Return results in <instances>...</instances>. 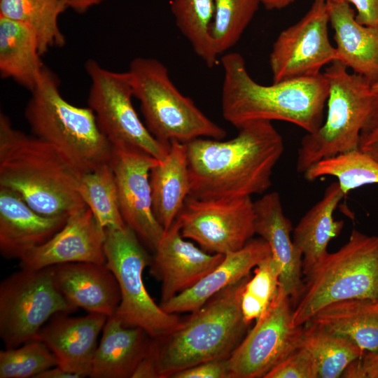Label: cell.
<instances>
[{
    "mask_svg": "<svg viewBox=\"0 0 378 378\" xmlns=\"http://www.w3.org/2000/svg\"><path fill=\"white\" fill-rule=\"evenodd\" d=\"M344 196L339 183H332L294 228L293 241L302 257L303 275L328 253V244L342 232L344 221L335 220L333 214Z\"/></svg>",
    "mask_w": 378,
    "mask_h": 378,
    "instance_id": "25",
    "label": "cell"
},
{
    "mask_svg": "<svg viewBox=\"0 0 378 378\" xmlns=\"http://www.w3.org/2000/svg\"><path fill=\"white\" fill-rule=\"evenodd\" d=\"M150 182L153 212L165 231L176 219L190 194L186 144L170 143L167 156L151 169Z\"/></svg>",
    "mask_w": 378,
    "mask_h": 378,
    "instance_id": "26",
    "label": "cell"
},
{
    "mask_svg": "<svg viewBox=\"0 0 378 378\" xmlns=\"http://www.w3.org/2000/svg\"><path fill=\"white\" fill-rule=\"evenodd\" d=\"M132 378H160L157 360V341L153 339L148 351L136 368Z\"/></svg>",
    "mask_w": 378,
    "mask_h": 378,
    "instance_id": "41",
    "label": "cell"
},
{
    "mask_svg": "<svg viewBox=\"0 0 378 378\" xmlns=\"http://www.w3.org/2000/svg\"><path fill=\"white\" fill-rule=\"evenodd\" d=\"M221 64V111L237 129L256 120L288 122L307 133L322 125L328 95L323 74L264 85L251 78L239 53L225 54Z\"/></svg>",
    "mask_w": 378,
    "mask_h": 378,
    "instance_id": "2",
    "label": "cell"
},
{
    "mask_svg": "<svg viewBox=\"0 0 378 378\" xmlns=\"http://www.w3.org/2000/svg\"><path fill=\"white\" fill-rule=\"evenodd\" d=\"M329 22L327 1L314 0L302 19L279 34L270 55L273 83L316 76L324 65L337 61Z\"/></svg>",
    "mask_w": 378,
    "mask_h": 378,
    "instance_id": "14",
    "label": "cell"
},
{
    "mask_svg": "<svg viewBox=\"0 0 378 378\" xmlns=\"http://www.w3.org/2000/svg\"><path fill=\"white\" fill-rule=\"evenodd\" d=\"M24 116L35 136L54 146L81 172L109 163L113 146L94 111L68 102L60 93L58 77L46 66Z\"/></svg>",
    "mask_w": 378,
    "mask_h": 378,
    "instance_id": "5",
    "label": "cell"
},
{
    "mask_svg": "<svg viewBox=\"0 0 378 378\" xmlns=\"http://www.w3.org/2000/svg\"><path fill=\"white\" fill-rule=\"evenodd\" d=\"M105 236L92 211L83 206L69 214L64 225L48 241L21 259L20 267L40 270L68 262L104 264Z\"/></svg>",
    "mask_w": 378,
    "mask_h": 378,
    "instance_id": "17",
    "label": "cell"
},
{
    "mask_svg": "<svg viewBox=\"0 0 378 378\" xmlns=\"http://www.w3.org/2000/svg\"><path fill=\"white\" fill-rule=\"evenodd\" d=\"M344 378H378V349L365 351L344 371Z\"/></svg>",
    "mask_w": 378,
    "mask_h": 378,
    "instance_id": "39",
    "label": "cell"
},
{
    "mask_svg": "<svg viewBox=\"0 0 378 378\" xmlns=\"http://www.w3.org/2000/svg\"><path fill=\"white\" fill-rule=\"evenodd\" d=\"M171 10L178 29L195 53L208 67L217 64L219 56L214 48L210 33L214 1L172 0Z\"/></svg>",
    "mask_w": 378,
    "mask_h": 378,
    "instance_id": "31",
    "label": "cell"
},
{
    "mask_svg": "<svg viewBox=\"0 0 378 378\" xmlns=\"http://www.w3.org/2000/svg\"><path fill=\"white\" fill-rule=\"evenodd\" d=\"M253 272V276L245 285L241 302L243 316L248 325L267 310L277 293L281 269L271 254L260 262Z\"/></svg>",
    "mask_w": 378,
    "mask_h": 378,
    "instance_id": "35",
    "label": "cell"
},
{
    "mask_svg": "<svg viewBox=\"0 0 378 378\" xmlns=\"http://www.w3.org/2000/svg\"><path fill=\"white\" fill-rule=\"evenodd\" d=\"M79 171L48 142L14 128L0 114V187L16 192L36 212L69 215L86 204L78 191Z\"/></svg>",
    "mask_w": 378,
    "mask_h": 378,
    "instance_id": "3",
    "label": "cell"
},
{
    "mask_svg": "<svg viewBox=\"0 0 378 378\" xmlns=\"http://www.w3.org/2000/svg\"><path fill=\"white\" fill-rule=\"evenodd\" d=\"M158 162L143 151L122 148H113L109 162L122 218L153 251L164 232L153 212L150 182L151 169Z\"/></svg>",
    "mask_w": 378,
    "mask_h": 378,
    "instance_id": "15",
    "label": "cell"
},
{
    "mask_svg": "<svg viewBox=\"0 0 378 378\" xmlns=\"http://www.w3.org/2000/svg\"><path fill=\"white\" fill-rule=\"evenodd\" d=\"M104 0H69V6L78 13H85L89 8Z\"/></svg>",
    "mask_w": 378,
    "mask_h": 378,
    "instance_id": "44",
    "label": "cell"
},
{
    "mask_svg": "<svg viewBox=\"0 0 378 378\" xmlns=\"http://www.w3.org/2000/svg\"><path fill=\"white\" fill-rule=\"evenodd\" d=\"M85 69L90 79L88 106L113 148L135 149L163 160L170 144L158 140L140 120L128 71H110L92 59L86 61Z\"/></svg>",
    "mask_w": 378,
    "mask_h": 378,
    "instance_id": "11",
    "label": "cell"
},
{
    "mask_svg": "<svg viewBox=\"0 0 378 378\" xmlns=\"http://www.w3.org/2000/svg\"><path fill=\"white\" fill-rule=\"evenodd\" d=\"M56 285L76 308L111 316L120 302L118 281L106 263L68 262L52 266Z\"/></svg>",
    "mask_w": 378,
    "mask_h": 378,
    "instance_id": "21",
    "label": "cell"
},
{
    "mask_svg": "<svg viewBox=\"0 0 378 378\" xmlns=\"http://www.w3.org/2000/svg\"><path fill=\"white\" fill-rule=\"evenodd\" d=\"M211 38L218 56L234 46L253 19L260 0H214Z\"/></svg>",
    "mask_w": 378,
    "mask_h": 378,
    "instance_id": "34",
    "label": "cell"
},
{
    "mask_svg": "<svg viewBox=\"0 0 378 378\" xmlns=\"http://www.w3.org/2000/svg\"><path fill=\"white\" fill-rule=\"evenodd\" d=\"M346 69L335 61L323 73L328 83L327 115L317 130L301 139L299 173L323 159L358 149L361 134L378 122V93L367 79Z\"/></svg>",
    "mask_w": 378,
    "mask_h": 378,
    "instance_id": "6",
    "label": "cell"
},
{
    "mask_svg": "<svg viewBox=\"0 0 378 378\" xmlns=\"http://www.w3.org/2000/svg\"><path fill=\"white\" fill-rule=\"evenodd\" d=\"M69 0H0V15L22 22L35 32L41 55L66 43L58 25Z\"/></svg>",
    "mask_w": 378,
    "mask_h": 378,
    "instance_id": "29",
    "label": "cell"
},
{
    "mask_svg": "<svg viewBox=\"0 0 378 378\" xmlns=\"http://www.w3.org/2000/svg\"><path fill=\"white\" fill-rule=\"evenodd\" d=\"M303 276L302 292L292 312L294 327L303 326L333 302L378 300V235L353 230L345 244L328 252Z\"/></svg>",
    "mask_w": 378,
    "mask_h": 378,
    "instance_id": "7",
    "label": "cell"
},
{
    "mask_svg": "<svg viewBox=\"0 0 378 378\" xmlns=\"http://www.w3.org/2000/svg\"><path fill=\"white\" fill-rule=\"evenodd\" d=\"M291 301L281 288L227 358L230 378H264L300 347L302 326L292 324Z\"/></svg>",
    "mask_w": 378,
    "mask_h": 378,
    "instance_id": "13",
    "label": "cell"
},
{
    "mask_svg": "<svg viewBox=\"0 0 378 378\" xmlns=\"http://www.w3.org/2000/svg\"><path fill=\"white\" fill-rule=\"evenodd\" d=\"M106 265L114 274L120 291V302L114 314L127 327H138L150 337L162 339L183 322L158 305L146 288L143 272L152 257L136 234L127 225L105 229Z\"/></svg>",
    "mask_w": 378,
    "mask_h": 378,
    "instance_id": "9",
    "label": "cell"
},
{
    "mask_svg": "<svg viewBox=\"0 0 378 378\" xmlns=\"http://www.w3.org/2000/svg\"><path fill=\"white\" fill-rule=\"evenodd\" d=\"M358 149L378 162V122L361 134Z\"/></svg>",
    "mask_w": 378,
    "mask_h": 378,
    "instance_id": "42",
    "label": "cell"
},
{
    "mask_svg": "<svg viewBox=\"0 0 378 378\" xmlns=\"http://www.w3.org/2000/svg\"><path fill=\"white\" fill-rule=\"evenodd\" d=\"M271 254L263 239H251L241 249L224 255L222 261L195 286L160 307L169 314L192 313L218 292L250 275L251 270Z\"/></svg>",
    "mask_w": 378,
    "mask_h": 378,
    "instance_id": "22",
    "label": "cell"
},
{
    "mask_svg": "<svg viewBox=\"0 0 378 378\" xmlns=\"http://www.w3.org/2000/svg\"><path fill=\"white\" fill-rule=\"evenodd\" d=\"M357 10L356 21L367 27L378 29V0H344Z\"/></svg>",
    "mask_w": 378,
    "mask_h": 378,
    "instance_id": "40",
    "label": "cell"
},
{
    "mask_svg": "<svg viewBox=\"0 0 378 378\" xmlns=\"http://www.w3.org/2000/svg\"><path fill=\"white\" fill-rule=\"evenodd\" d=\"M68 314L54 315L34 339L43 342L53 353L57 365L80 378L88 377L98 336L108 316L98 313L78 317Z\"/></svg>",
    "mask_w": 378,
    "mask_h": 378,
    "instance_id": "18",
    "label": "cell"
},
{
    "mask_svg": "<svg viewBox=\"0 0 378 378\" xmlns=\"http://www.w3.org/2000/svg\"><path fill=\"white\" fill-rule=\"evenodd\" d=\"M36 378H80L78 374L55 365L39 374Z\"/></svg>",
    "mask_w": 378,
    "mask_h": 378,
    "instance_id": "43",
    "label": "cell"
},
{
    "mask_svg": "<svg viewBox=\"0 0 378 378\" xmlns=\"http://www.w3.org/2000/svg\"><path fill=\"white\" fill-rule=\"evenodd\" d=\"M133 95L149 132L160 141L186 144L199 138L222 139L225 130L183 95L167 66L155 58L137 57L129 66Z\"/></svg>",
    "mask_w": 378,
    "mask_h": 378,
    "instance_id": "8",
    "label": "cell"
},
{
    "mask_svg": "<svg viewBox=\"0 0 378 378\" xmlns=\"http://www.w3.org/2000/svg\"><path fill=\"white\" fill-rule=\"evenodd\" d=\"M153 338L143 329L107 318L89 373L92 378H129L149 350Z\"/></svg>",
    "mask_w": 378,
    "mask_h": 378,
    "instance_id": "24",
    "label": "cell"
},
{
    "mask_svg": "<svg viewBox=\"0 0 378 378\" xmlns=\"http://www.w3.org/2000/svg\"><path fill=\"white\" fill-rule=\"evenodd\" d=\"M308 322L351 339L365 351L378 349V300L333 302L318 311Z\"/></svg>",
    "mask_w": 378,
    "mask_h": 378,
    "instance_id": "28",
    "label": "cell"
},
{
    "mask_svg": "<svg viewBox=\"0 0 378 378\" xmlns=\"http://www.w3.org/2000/svg\"><path fill=\"white\" fill-rule=\"evenodd\" d=\"M254 229L269 245L272 255L281 266L279 287L289 296L293 306L303 286L302 255L295 248L290 232V220L284 215L276 192L264 195L253 202Z\"/></svg>",
    "mask_w": 378,
    "mask_h": 378,
    "instance_id": "20",
    "label": "cell"
},
{
    "mask_svg": "<svg viewBox=\"0 0 378 378\" xmlns=\"http://www.w3.org/2000/svg\"><path fill=\"white\" fill-rule=\"evenodd\" d=\"M69 215L48 216L34 210L16 192L0 187V252L7 259H22L48 241Z\"/></svg>",
    "mask_w": 378,
    "mask_h": 378,
    "instance_id": "19",
    "label": "cell"
},
{
    "mask_svg": "<svg viewBox=\"0 0 378 378\" xmlns=\"http://www.w3.org/2000/svg\"><path fill=\"white\" fill-rule=\"evenodd\" d=\"M264 378H319V372L310 353L299 347L272 369Z\"/></svg>",
    "mask_w": 378,
    "mask_h": 378,
    "instance_id": "37",
    "label": "cell"
},
{
    "mask_svg": "<svg viewBox=\"0 0 378 378\" xmlns=\"http://www.w3.org/2000/svg\"><path fill=\"white\" fill-rule=\"evenodd\" d=\"M176 220L182 236L210 253L237 251L255 234L250 196L198 199L188 195Z\"/></svg>",
    "mask_w": 378,
    "mask_h": 378,
    "instance_id": "12",
    "label": "cell"
},
{
    "mask_svg": "<svg viewBox=\"0 0 378 378\" xmlns=\"http://www.w3.org/2000/svg\"><path fill=\"white\" fill-rule=\"evenodd\" d=\"M246 276L211 297L166 337L156 340L160 378L193 365L227 359L246 335L241 302Z\"/></svg>",
    "mask_w": 378,
    "mask_h": 378,
    "instance_id": "4",
    "label": "cell"
},
{
    "mask_svg": "<svg viewBox=\"0 0 378 378\" xmlns=\"http://www.w3.org/2000/svg\"><path fill=\"white\" fill-rule=\"evenodd\" d=\"M78 191L104 229L126 226L120 213L115 181L109 163L83 172L78 179Z\"/></svg>",
    "mask_w": 378,
    "mask_h": 378,
    "instance_id": "32",
    "label": "cell"
},
{
    "mask_svg": "<svg viewBox=\"0 0 378 378\" xmlns=\"http://www.w3.org/2000/svg\"><path fill=\"white\" fill-rule=\"evenodd\" d=\"M304 176L312 181L326 176H334L346 195L362 186L378 183V162L356 149L315 163Z\"/></svg>",
    "mask_w": 378,
    "mask_h": 378,
    "instance_id": "33",
    "label": "cell"
},
{
    "mask_svg": "<svg viewBox=\"0 0 378 378\" xmlns=\"http://www.w3.org/2000/svg\"><path fill=\"white\" fill-rule=\"evenodd\" d=\"M372 88L374 92L378 93V81L372 84Z\"/></svg>",
    "mask_w": 378,
    "mask_h": 378,
    "instance_id": "46",
    "label": "cell"
},
{
    "mask_svg": "<svg viewBox=\"0 0 378 378\" xmlns=\"http://www.w3.org/2000/svg\"><path fill=\"white\" fill-rule=\"evenodd\" d=\"M57 365L53 353L36 339L0 351V378H36Z\"/></svg>",
    "mask_w": 378,
    "mask_h": 378,
    "instance_id": "36",
    "label": "cell"
},
{
    "mask_svg": "<svg viewBox=\"0 0 378 378\" xmlns=\"http://www.w3.org/2000/svg\"><path fill=\"white\" fill-rule=\"evenodd\" d=\"M34 30L0 15V74L31 92L44 68Z\"/></svg>",
    "mask_w": 378,
    "mask_h": 378,
    "instance_id": "27",
    "label": "cell"
},
{
    "mask_svg": "<svg viewBox=\"0 0 378 378\" xmlns=\"http://www.w3.org/2000/svg\"><path fill=\"white\" fill-rule=\"evenodd\" d=\"M300 347L316 361L319 378H339L365 352L356 342L326 328L307 322L302 326Z\"/></svg>",
    "mask_w": 378,
    "mask_h": 378,
    "instance_id": "30",
    "label": "cell"
},
{
    "mask_svg": "<svg viewBox=\"0 0 378 378\" xmlns=\"http://www.w3.org/2000/svg\"><path fill=\"white\" fill-rule=\"evenodd\" d=\"M58 289L52 266L21 268L0 284V337L6 348L35 338L55 314L76 310Z\"/></svg>",
    "mask_w": 378,
    "mask_h": 378,
    "instance_id": "10",
    "label": "cell"
},
{
    "mask_svg": "<svg viewBox=\"0 0 378 378\" xmlns=\"http://www.w3.org/2000/svg\"><path fill=\"white\" fill-rule=\"evenodd\" d=\"M295 0H260L264 6L269 10L281 9L290 5ZM337 1V0H326Z\"/></svg>",
    "mask_w": 378,
    "mask_h": 378,
    "instance_id": "45",
    "label": "cell"
},
{
    "mask_svg": "<svg viewBox=\"0 0 378 378\" xmlns=\"http://www.w3.org/2000/svg\"><path fill=\"white\" fill-rule=\"evenodd\" d=\"M237 135L221 141L199 138L186 143L189 196L219 199L265 192L284 146L282 137L267 120L249 122Z\"/></svg>",
    "mask_w": 378,
    "mask_h": 378,
    "instance_id": "1",
    "label": "cell"
},
{
    "mask_svg": "<svg viewBox=\"0 0 378 378\" xmlns=\"http://www.w3.org/2000/svg\"><path fill=\"white\" fill-rule=\"evenodd\" d=\"M184 239L176 219L153 251L150 274L161 283V303L195 286L224 257L206 252Z\"/></svg>",
    "mask_w": 378,
    "mask_h": 378,
    "instance_id": "16",
    "label": "cell"
},
{
    "mask_svg": "<svg viewBox=\"0 0 378 378\" xmlns=\"http://www.w3.org/2000/svg\"><path fill=\"white\" fill-rule=\"evenodd\" d=\"M337 61L371 84L378 81V29L359 24L344 0L327 1Z\"/></svg>",
    "mask_w": 378,
    "mask_h": 378,
    "instance_id": "23",
    "label": "cell"
},
{
    "mask_svg": "<svg viewBox=\"0 0 378 378\" xmlns=\"http://www.w3.org/2000/svg\"><path fill=\"white\" fill-rule=\"evenodd\" d=\"M171 378H230L227 359L204 362L179 371Z\"/></svg>",
    "mask_w": 378,
    "mask_h": 378,
    "instance_id": "38",
    "label": "cell"
}]
</instances>
